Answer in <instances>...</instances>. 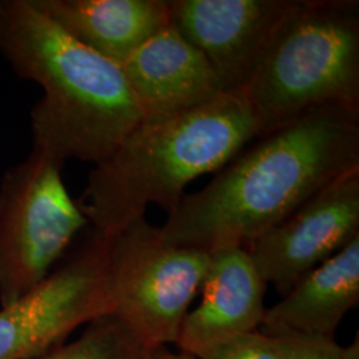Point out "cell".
Returning a JSON list of instances; mask_svg holds the SVG:
<instances>
[{
  "label": "cell",
  "mask_w": 359,
  "mask_h": 359,
  "mask_svg": "<svg viewBox=\"0 0 359 359\" xmlns=\"http://www.w3.org/2000/svg\"><path fill=\"white\" fill-rule=\"evenodd\" d=\"M359 168V112L322 107L257 139L158 228L208 253L246 248L334 180Z\"/></svg>",
  "instance_id": "cell-1"
},
{
  "label": "cell",
  "mask_w": 359,
  "mask_h": 359,
  "mask_svg": "<svg viewBox=\"0 0 359 359\" xmlns=\"http://www.w3.org/2000/svg\"><path fill=\"white\" fill-rule=\"evenodd\" d=\"M0 53L43 90L32 149L65 167L105 160L145 117L121 65L71 38L35 0H0Z\"/></svg>",
  "instance_id": "cell-2"
},
{
  "label": "cell",
  "mask_w": 359,
  "mask_h": 359,
  "mask_svg": "<svg viewBox=\"0 0 359 359\" xmlns=\"http://www.w3.org/2000/svg\"><path fill=\"white\" fill-rule=\"evenodd\" d=\"M261 127L244 92L172 115L147 117L88 175L79 206L92 231L111 237L156 204L170 213L187 185L218 172Z\"/></svg>",
  "instance_id": "cell-3"
},
{
  "label": "cell",
  "mask_w": 359,
  "mask_h": 359,
  "mask_svg": "<svg viewBox=\"0 0 359 359\" xmlns=\"http://www.w3.org/2000/svg\"><path fill=\"white\" fill-rule=\"evenodd\" d=\"M261 136L322 107L359 112V3L298 0L244 90Z\"/></svg>",
  "instance_id": "cell-4"
},
{
  "label": "cell",
  "mask_w": 359,
  "mask_h": 359,
  "mask_svg": "<svg viewBox=\"0 0 359 359\" xmlns=\"http://www.w3.org/2000/svg\"><path fill=\"white\" fill-rule=\"evenodd\" d=\"M105 238L109 316L147 348L176 344L210 253L168 243L145 216Z\"/></svg>",
  "instance_id": "cell-5"
},
{
  "label": "cell",
  "mask_w": 359,
  "mask_h": 359,
  "mask_svg": "<svg viewBox=\"0 0 359 359\" xmlns=\"http://www.w3.org/2000/svg\"><path fill=\"white\" fill-rule=\"evenodd\" d=\"M63 165L31 149L0 180V305L36 287L88 219L67 191Z\"/></svg>",
  "instance_id": "cell-6"
},
{
  "label": "cell",
  "mask_w": 359,
  "mask_h": 359,
  "mask_svg": "<svg viewBox=\"0 0 359 359\" xmlns=\"http://www.w3.org/2000/svg\"><path fill=\"white\" fill-rule=\"evenodd\" d=\"M107 238L92 231L76 252L0 310V359H36L67 335L109 314Z\"/></svg>",
  "instance_id": "cell-7"
},
{
  "label": "cell",
  "mask_w": 359,
  "mask_h": 359,
  "mask_svg": "<svg viewBox=\"0 0 359 359\" xmlns=\"http://www.w3.org/2000/svg\"><path fill=\"white\" fill-rule=\"evenodd\" d=\"M359 236V168L334 180L245 249L264 283L283 297Z\"/></svg>",
  "instance_id": "cell-8"
},
{
  "label": "cell",
  "mask_w": 359,
  "mask_h": 359,
  "mask_svg": "<svg viewBox=\"0 0 359 359\" xmlns=\"http://www.w3.org/2000/svg\"><path fill=\"white\" fill-rule=\"evenodd\" d=\"M298 0H169L170 22L204 53L224 92H243Z\"/></svg>",
  "instance_id": "cell-9"
},
{
  "label": "cell",
  "mask_w": 359,
  "mask_h": 359,
  "mask_svg": "<svg viewBox=\"0 0 359 359\" xmlns=\"http://www.w3.org/2000/svg\"><path fill=\"white\" fill-rule=\"evenodd\" d=\"M262 281L248 250L231 246L210 252L201 301L181 325L176 345L197 354L204 347L238 334L256 332L265 310Z\"/></svg>",
  "instance_id": "cell-10"
},
{
  "label": "cell",
  "mask_w": 359,
  "mask_h": 359,
  "mask_svg": "<svg viewBox=\"0 0 359 359\" xmlns=\"http://www.w3.org/2000/svg\"><path fill=\"white\" fill-rule=\"evenodd\" d=\"M121 68L145 117L191 109L224 92L204 53L172 23L145 41Z\"/></svg>",
  "instance_id": "cell-11"
},
{
  "label": "cell",
  "mask_w": 359,
  "mask_h": 359,
  "mask_svg": "<svg viewBox=\"0 0 359 359\" xmlns=\"http://www.w3.org/2000/svg\"><path fill=\"white\" fill-rule=\"evenodd\" d=\"M359 304V236L301 277L283 299L266 309L259 332L274 338L325 337Z\"/></svg>",
  "instance_id": "cell-12"
},
{
  "label": "cell",
  "mask_w": 359,
  "mask_h": 359,
  "mask_svg": "<svg viewBox=\"0 0 359 359\" xmlns=\"http://www.w3.org/2000/svg\"><path fill=\"white\" fill-rule=\"evenodd\" d=\"M71 38L123 65L169 26V0H35Z\"/></svg>",
  "instance_id": "cell-13"
},
{
  "label": "cell",
  "mask_w": 359,
  "mask_h": 359,
  "mask_svg": "<svg viewBox=\"0 0 359 359\" xmlns=\"http://www.w3.org/2000/svg\"><path fill=\"white\" fill-rule=\"evenodd\" d=\"M147 350L121 322L107 314L90 322L76 341L36 359H145Z\"/></svg>",
  "instance_id": "cell-14"
},
{
  "label": "cell",
  "mask_w": 359,
  "mask_h": 359,
  "mask_svg": "<svg viewBox=\"0 0 359 359\" xmlns=\"http://www.w3.org/2000/svg\"><path fill=\"white\" fill-rule=\"evenodd\" d=\"M197 359H283L278 338L261 332L238 334L204 347Z\"/></svg>",
  "instance_id": "cell-15"
},
{
  "label": "cell",
  "mask_w": 359,
  "mask_h": 359,
  "mask_svg": "<svg viewBox=\"0 0 359 359\" xmlns=\"http://www.w3.org/2000/svg\"><path fill=\"white\" fill-rule=\"evenodd\" d=\"M278 339L283 359H341V346L334 338L289 337Z\"/></svg>",
  "instance_id": "cell-16"
},
{
  "label": "cell",
  "mask_w": 359,
  "mask_h": 359,
  "mask_svg": "<svg viewBox=\"0 0 359 359\" xmlns=\"http://www.w3.org/2000/svg\"><path fill=\"white\" fill-rule=\"evenodd\" d=\"M145 359H197L192 354L180 351L175 353L167 346H154L147 350Z\"/></svg>",
  "instance_id": "cell-17"
},
{
  "label": "cell",
  "mask_w": 359,
  "mask_h": 359,
  "mask_svg": "<svg viewBox=\"0 0 359 359\" xmlns=\"http://www.w3.org/2000/svg\"><path fill=\"white\" fill-rule=\"evenodd\" d=\"M341 359H359V334L346 347H341Z\"/></svg>",
  "instance_id": "cell-18"
}]
</instances>
